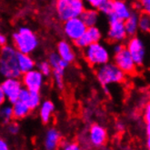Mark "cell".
Segmentation results:
<instances>
[{
    "instance_id": "22",
    "label": "cell",
    "mask_w": 150,
    "mask_h": 150,
    "mask_svg": "<svg viewBox=\"0 0 150 150\" xmlns=\"http://www.w3.org/2000/svg\"><path fill=\"white\" fill-rule=\"evenodd\" d=\"M99 15H100L99 10L87 7L81 14L80 17L88 28V26H94V25H98V23L99 21V17H100Z\"/></svg>"
},
{
    "instance_id": "6",
    "label": "cell",
    "mask_w": 150,
    "mask_h": 150,
    "mask_svg": "<svg viewBox=\"0 0 150 150\" xmlns=\"http://www.w3.org/2000/svg\"><path fill=\"white\" fill-rule=\"evenodd\" d=\"M47 60L49 61L53 68L52 76L53 79H54L55 85L59 90H62L65 86L64 77L66 69L67 68L69 64L59 57L57 52H51L48 55Z\"/></svg>"
},
{
    "instance_id": "15",
    "label": "cell",
    "mask_w": 150,
    "mask_h": 150,
    "mask_svg": "<svg viewBox=\"0 0 150 150\" xmlns=\"http://www.w3.org/2000/svg\"><path fill=\"white\" fill-rule=\"evenodd\" d=\"M19 100L25 102L28 107L31 108V110H36L39 108L41 105V96L38 91H32L28 88H23L20 96Z\"/></svg>"
},
{
    "instance_id": "10",
    "label": "cell",
    "mask_w": 150,
    "mask_h": 150,
    "mask_svg": "<svg viewBox=\"0 0 150 150\" xmlns=\"http://www.w3.org/2000/svg\"><path fill=\"white\" fill-rule=\"evenodd\" d=\"M126 47L130 52L137 67H142L146 58V47L143 39L137 36L131 37L126 44Z\"/></svg>"
},
{
    "instance_id": "36",
    "label": "cell",
    "mask_w": 150,
    "mask_h": 150,
    "mask_svg": "<svg viewBox=\"0 0 150 150\" xmlns=\"http://www.w3.org/2000/svg\"><path fill=\"white\" fill-rule=\"evenodd\" d=\"M146 137H150V123H146Z\"/></svg>"
},
{
    "instance_id": "21",
    "label": "cell",
    "mask_w": 150,
    "mask_h": 150,
    "mask_svg": "<svg viewBox=\"0 0 150 150\" xmlns=\"http://www.w3.org/2000/svg\"><path fill=\"white\" fill-rule=\"evenodd\" d=\"M139 16L137 12H132L130 16L125 20V26L128 38L137 36L139 31Z\"/></svg>"
},
{
    "instance_id": "31",
    "label": "cell",
    "mask_w": 150,
    "mask_h": 150,
    "mask_svg": "<svg viewBox=\"0 0 150 150\" xmlns=\"http://www.w3.org/2000/svg\"><path fill=\"white\" fill-rule=\"evenodd\" d=\"M137 6L138 9H141L143 13L150 15V0H138Z\"/></svg>"
},
{
    "instance_id": "25",
    "label": "cell",
    "mask_w": 150,
    "mask_h": 150,
    "mask_svg": "<svg viewBox=\"0 0 150 150\" xmlns=\"http://www.w3.org/2000/svg\"><path fill=\"white\" fill-rule=\"evenodd\" d=\"M139 30L142 33H150V15L142 13L139 16Z\"/></svg>"
},
{
    "instance_id": "5",
    "label": "cell",
    "mask_w": 150,
    "mask_h": 150,
    "mask_svg": "<svg viewBox=\"0 0 150 150\" xmlns=\"http://www.w3.org/2000/svg\"><path fill=\"white\" fill-rule=\"evenodd\" d=\"M83 56L86 62L93 67L107 64L111 59L110 51L101 42L91 44L83 49Z\"/></svg>"
},
{
    "instance_id": "3",
    "label": "cell",
    "mask_w": 150,
    "mask_h": 150,
    "mask_svg": "<svg viewBox=\"0 0 150 150\" xmlns=\"http://www.w3.org/2000/svg\"><path fill=\"white\" fill-rule=\"evenodd\" d=\"M86 8L85 0H56L55 12L57 17L65 22L73 17L80 16Z\"/></svg>"
},
{
    "instance_id": "29",
    "label": "cell",
    "mask_w": 150,
    "mask_h": 150,
    "mask_svg": "<svg viewBox=\"0 0 150 150\" xmlns=\"http://www.w3.org/2000/svg\"><path fill=\"white\" fill-rule=\"evenodd\" d=\"M6 130L7 132L12 136H16L19 133V130H20V127L19 125L17 124L16 122L11 121L9 122L8 124L6 125Z\"/></svg>"
},
{
    "instance_id": "14",
    "label": "cell",
    "mask_w": 150,
    "mask_h": 150,
    "mask_svg": "<svg viewBox=\"0 0 150 150\" xmlns=\"http://www.w3.org/2000/svg\"><path fill=\"white\" fill-rule=\"evenodd\" d=\"M102 38H103V34L98 26L96 25L88 26L83 36L79 39H77L76 42H74V45L78 49L83 50L86 47L91 45V44L100 42Z\"/></svg>"
},
{
    "instance_id": "30",
    "label": "cell",
    "mask_w": 150,
    "mask_h": 150,
    "mask_svg": "<svg viewBox=\"0 0 150 150\" xmlns=\"http://www.w3.org/2000/svg\"><path fill=\"white\" fill-rule=\"evenodd\" d=\"M61 148L64 150H78L80 149L78 143L76 142H69V141H61Z\"/></svg>"
},
{
    "instance_id": "19",
    "label": "cell",
    "mask_w": 150,
    "mask_h": 150,
    "mask_svg": "<svg viewBox=\"0 0 150 150\" xmlns=\"http://www.w3.org/2000/svg\"><path fill=\"white\" fill-rule=\"evenodd\" d=\"M55 104L51 100L43 101L39 107V117L43 124H48L50 123L53 115L55 112Z\"/></svg>"
},
{
    "instance_id": "20",
    "label": "cell",
    "mask_w": 150,
    "mask_h": 150,
    "mask_svg": "<svg viewBox=\"0 0 150 150\" xmlns=\"http://www.w3.org/2000/svg\"><path fill=\"white\" fill-rule=\"evenodd\" d=\"M17 61H18V66L22 72V75L36 68L37 66L34 58L29 54H25V53H21L18 51H17Z\"/></svg>"
},
{
    "instance_id": "8",
    "label": "cell",
    "mask_w": 150,
    "mask_h": 150,
    "mask_svg": "<svg viewBox=\"0 0 150 150\" xmlns=\"http://www.w3.org/2000/svg\"><path fill=\"white\" fill-rule=\"evenodd\" d=\"M86 29L87 25L80 16L73 17V18L63 22V33L66 38L72 42H76L77 39L80 38Z\"/></svg>"
},
{
    "instance_id": "4",
    "label": "cell",
    "mask_w": 150,
    "mask_h": 150,
    "mask_svg": "<svg viewBox=\"0 0 150 150\" xmlns=\"http://www.w3.org/2000/svg\"><path fill=\"white\" fill-rule=\"evenodd\" d=\"M126 75L127 74L114 62H108L105 65H102L96 68V77L102 87L124 82Z\"/></svg>"
},
{
    "instance_id": "12",
    "label": "cell",
    "mask_w": 150,
    "mask_h": 150,
    "mask_svg": "<svg viewBox=\"0 0 150 150\" xmlns=\"http://www.w3.org/2000/svg\"><path fill=\"white\" fill-rule=\"evenodd\" d=\"M45 76L38 68H34L21 76V80L25 88L32 91H40L45 84Z\"/></svg>"
},
{
    "instance_id": "17",
    "label": "cell",
    "mask_w": 150,
    "mask_h": 150,
    "mask_svg": "<svg viewBox=\"0 0 150 150\" xmlns=\"http://www.w3.org/2000/svg\"><path fill=\"white\" fill-rule=\"evenodd\" d=\"M61 135L55 127H50L47 130L44 137V147L47 150H55L61 144Z\"/></svg>"
},
{
    "instance_id": "35",
    "label": "cell",
    "mask_w": 150,
    "mask_h": 150,
    "mask_svg": "<svg viewBox=\"0 0 150 150\" xmlns=\"http://www.w3.org/2000/svg\"><path fill=\"white\" fill-rule=\"evenodd\" d=\"M0 45H1V47L7 45V38L4 34L0 35Z\"/></svg>"
},
{
    "instance_id": "18",
    "label": "cell",
    "mask_w": 150,
    "mask_h": 150,
    "mask_svg": "<svg viewBox=\"0 0 150 150\" xmlns=\"http://www.w3.org/2000/svg\"><path fill=\"white\" fill-rule=\"evenodd\" d=\"M129 5L124 0H113V15L121 20H126L132 14Z\"/></svg>"
},
{
    "instance_id": "33",
    "label": "cell",
    "mask_w": 150,
    "mask_h": 150,
    "mask_svg": "<svg viewBox=\"0 0 150 150\" xmlns=\"http://www.w3.org/2000/svg\"><path fill=\"white\" fill-rule=\"evenodd\" d=\"M125 47H126V46L123 45L122 43H114V46L112 47V51H113L114 54H116V53H118L121 50H123Z\"/></svg>"
},
{
    "instance_id": "34",
    "label": "cell",
    "mask_w": 150,
    "mask_h": 150,
    "mask_svg": "<svg viewBox=\"0 0 150 150\" xmlns=\"http://www.w3.org/2000/svg\"><path fill=\"white\" fill-rule=\"evenodd\" d=\"M8 148H9V146L6 141L3 138L0 139V150H7Z\"/></svg>"
},
{
    "instance_id": "9",
    "label": "cell",
    "mask_w": 150,
    "mask_h": 150,
    "mask_svg": "<svg viewBox=\"0 0 150 150\" xmlns=\"http://www.w3.org/2000/svg\"><path fill=\"white\" fill-rule=\"evenodd\" d=\"M23 88L22 80L16 77L5 78L0 85V90L5 94L6 101L10 104H14L19 100V96Z\"/></svg>"
},
{
    "instance_id": "24",
    "label": "cell",
    "mask_w": 150,
    "mask_h": 150,
    "mask_svg": "<svg viewBox=\"0 0 150 150\" xmlns=\"http://www.w3.org/2000/svg\"><path fill=\"white\" fill-rule=\"evenodd\" d=\"M0 116L3 124L7 125L8 123L11 122L12 119H14V111H13V105L12 104H6L1 108L0 111Z\"/></svg>"
},
{
    "instance_id": "13",
    "label": "cell",
    "mask_w": 150,
    "mask_h": 150,
    "mask_svg": "<svg viewBox=\"0 0 150 150\" xmlns=\"http://www.w3.org/2000/svg\"><path fill=\"white\" fill-rule=\"evenodd\" d=\"M108 131L103 126L99 124H93L88 129L87 140L89 144L96 148L105 146L108 142Z\"/></svg>"
},
{
    "instance_id": "37",
    "label": "cell",
    "mask_w": 150,
    "mask_h": 150,
    "mask_svg": "<svg viewBox=\"0 0 150 150\" xmlns=\"http://www.w3.org/2000/svg\"><path fill=\"white\" fill-rule=\"evenodd\" d=\"M146 148L150 150V137H146Z\"/></svg>"
},
{
    "instance_id": "1",
    "label": "cell",
    "mask_w": 150,
    "mask_h": 150,
    "mask_svg": "<svg viewBox=\"0 0 150 150\" xmlns=\"http://www.w3.org/2000/svg\"><path fill=\"white\" fill-rule=\"evenodd\" d=\"M12 43L18 52L31 55L38 47L39 39L37 34L28 26H20L13 33Z\"/></svg>"
},
{
    "instance_id": "23",
    "label": "cell",
    "mask_w": 150,
    "mask_h": 150,
    "mask_svg": "<svg viewBox=\"0 0 150 150\" xmlns=\"http://www.w3.org/2000/svg\"><path fill=\"white\" fill-rule=\"evenodd\" d=\"M13 105V111H14V119L20 120L24 119L30 114L32 111L31 108L26 105L25 102L21 100H17L16 103L12 104Z\"/></svg>"
},
{
    "instance_id": "28",
    "label": "cell",
    "mask_w": 150,
    "mask_h": 150,
    "mask_svg": "<svg viewBox=\"0 0 150 150\" xmlns=\"http://www.w3.org/2000/svg\"><path fill=\"white\" fill-rule=\"evenodd\" d=\"M108 0H85L86 7L94 8V9L99 10V8Z\"/></svg>"
},
{
    "instance_id": "11",
    "label": "cell",
    "mask_w": 150,
    "mask_h": 150,
    "mask_svg": "<svg viewBox=\"0 0 150 150\" xmlns=\"http://www.w3.org/2000/svg\"><path fill=\"white\" fill-rule=\"evenodd\" d=\"M113 62L127 75H133L137 72V65L136 64L135 60L132 57L130 52L127 47H125L120 52L114 54Z\"/></svg>"
},
{
    "instance_id": "7",
    "label": "cell",
    "mask_w": 150,
    "mask_h": 150,
    "mask_svg": "<svg viewBox=\"0 0 150 150\" xmlns=\"http://www.w3.org/2000/svg\"><path fill=\"white\" fill-rule=\"evenodd\" d=\"M108 18V29L107 37L111 43H123L127 40L128 35L126 30L125 21L121 20L115 16H111Z\"/></svg>"
},
{
    "instance_id": "2",
    "label": "cell",
    "mask_w": 150,
    "mask_h": 150,
    "mask_svg": "<svg viewBox=\"0 0 150 150\" xmlns=\"http://www.w3.org/2000/svg\"><path fill=\"white\" fill-rule=\"evenodd\" d=\"M0 73L4 78H19L22 76L17 61V50L13 45H6L1 47Z\"/></svg>"
},
{
    "instance_id": "26",
    "label": "cell",
    "mask_w": 150,
    "mask_h": 150,
    "mask_svg": "<svg viewBox=\"0 0 150 150\" xmlns=\"http://www.w3.org/2000/svg\"><path fill=\"white\" fill-rule=\"evenodd\" d=\"M37 67L40 70L41 73L45 76L46 77L52 76L53 74V68L51 64L49 63L48 60H43L37 65Z\"/></svg>"
},
{
    "instance_id": "32",
    "label": "cell",
    "mask_w": 150,
    "mask_h": 150,
    "mask_svg": "<svg viewBox=\"0 0 150 150\" xmlns=\"http://www.w3.org/2000/svg\"><path fill=\"white\" fill-rule=\"evenodd\" d=\"M143 117L146 123H150V102L146 105V107L144 108Z\"/></svg>"
},
{
    "instance_id": "27",
    "label": "cell",
    "mask_w": 150,
    "mask_h": 150,
    "mask_svg": "<svg viewBox=\"0 0 150 150\" xmlns=\"http://www.w3.org/2000/svg\"><path fill=\"white\" fill-rule=\"evenodd\" d=\"M99 12L108 17L111 16L113 15V0H108V2H105L99 8Z\"/></svg>"
},
{
    "instance_id": "16",
    "label": "cell",
    "mask_w": 150,
    "mask_h": 150,
    "mask_svg": "<svg viewBox=\"0 0 150 150\" xmlns=\"http://www.w3.org/2000/svg\"><path fill=\"white\" fill-rule=\"evenodd\" d=\"M57 52L59 57L68 64L73 63L76 60V55L73 46L67 40H60L57 44Z\"/></svg>"
}]
</instances>
